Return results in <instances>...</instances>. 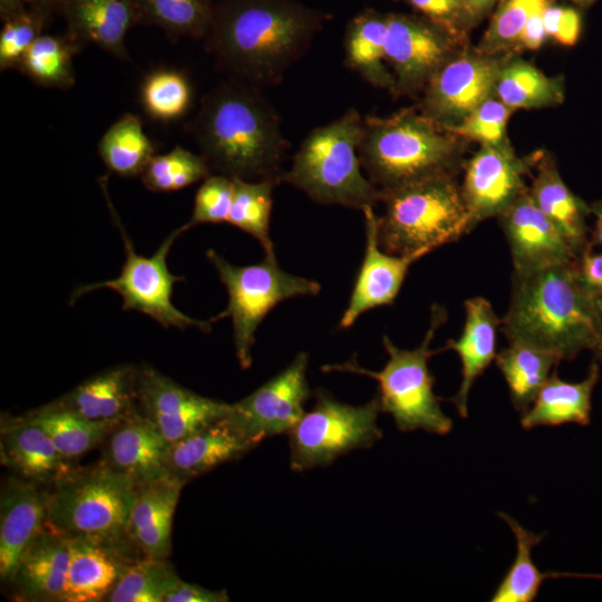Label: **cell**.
I'll use <instances>...</instances> for the list:
<instances>
[{
    "label": "cell",
    "instance_id": "6da1fadb",
    "mask_svg": "<svg viewBox=\"0 0 602 602\" xmlns=\"http://www.w3.org/2000/svg\"><path fill=\"white\" fill-rule=\"evenodd\" d=\"M322 22L321 13L295 0H220L204 39L233 79L260 88L280 81Z\"/></svg>",
    "mask_w": 602,
    "mask_h": 602
},
{
    "label": "cell",
    "instance_id": "7a4b0ae2",
    "mask_svg": "<svg viewBox=\"0 0 602 602\" xmlns=\"http://www.w3.org/2000/svg\"><path fill=\"white\" fill-rule=\"evenodd\" d=\"M501 327L508 342L571 360L602 347V304L582 281L577 261L513 273Z\"/></svg>",
    "mask_w": 602,
    "mask_h": 602
},
{
    "label": "cell",
    "instance_id": "3957f363",
    "mask_svg": "<svg viewBox=\"0 0 602 602\" xmlns=\"http://www.w3.org/2000/svg\"><path fill=\"white\" fill-rule=\"evenodd\" d=\"M191 129L211 169L231 178L281 182L288 143L260 88L235 79L216 87L203 98Z\"/></svg>",
    "mask_w": 602,
    "mask_h": 602
},
{
    "label": "cell",
    "instance_id": "277c9868",
    "mask_svg": "<svg viewBox=\"0 0 602 602\" xmlns=\"http://www.w3.org/2000/svg\"><path fill=\"white\" fill-rule=\"evenodd\" d=\"M445 126L412 108L362 118L358 155L368 179L388 191L455 174L460 142Z\"/></svg>",
    "mask_w": 602,
    "mask_h": 602
},
{
    "label": "cell",
    "instance_id": "5b68a950",
    "mask_svg": "<svg viewBox=\"0 0 602 602\" xmlns=\"http://www.w3.org/2000/svg\"><path fill=\"white\" fill-rule=\"evenodd\" d=\"M378 242L392 255L420 254L453 243L473 230L460 185L453 175L379 191Z\"/></svg>",
    "mask_w": 602,
    "mask_h": 602
},
{
    "label": "cell",
    "instance_id": "8992f818",
    "mask_svg": "<svg viewBox=\"0 0 602 602\" xmlns=\"http://www.w3.org/2000/svg\"><path fill=\"white\" fill-rule=\"evenodd\" d=\"M362 117L346 110L331 123L314 128L292 158L287 182L321 204L363 210L379 202V190L362 173L358 155Z\"/></svg>",
    "mask_w": 602,
    "mask_h": 602
},
{
    "label": "cell",
    "instance_id": "52a82bcc",
    "mask_svg": "<svg viewBox=\"0 0 602 602\" xmlns=\"http://www.w3.org/2000/svg\"><path fill=\"white\" fill-rule=\"evenodd\" d=\"M447 319L445 308L431 307L430 323L421 343L412 349H400L383 336L388 361L380 371L362 368L356 357L338 365H324V372L339 371L365 375L379 385L380 410L392 416L401 431L423 429L427 433L447 435L453 428L452 419L441 410L434 394L435 378L428 369V360L444 351L430 349L436 331Z\"/></svg>",
    "mask_w": 602,
    "mask_h": 602
},
{
    "label": "cell",
    "instance_id": "ba28073f",
    "mask_svg": "<svg viewBox=\"0 0 602 602\" xmlns=\"http://www.w3.org/2000/svg\"><path fill=\"white\" fill-rule=\"evenodd\" d=\"M137 487L105 462L71 469L48 493L46 524L67 537L130 542L127 528Z\"/></svg>",
    "mask_w": 602,
    "mask_h": 602
},
{
    "label": "cell",
    "instance_id": "9c48e42d",
    "mask_svg": "<svg viewBox=\"0 0 602 602\" xmlns=\"http://www.w3.org/2000/svg\"><path fill=\"white\" fill-rule=\"evenodd\" d=\"M206 258L229 297L226 308L210 321L231 319L235 355L243 369L252 363L255 333L266 314L288 299L317 295L321 290L319 282L281 269L274 252L265 253L259 263L242 266L230 263L212 249L207 250Z\"/></svg>",
    "mask_w": 602,
    "mask_h": 602
},
{
    "label": "cell",
    "instance_id": "30bf717a",
    "mask_svg": "<svg viewBox=\"0 0 602 602\" xmlns=\"http://www.w3.org/2000/svg\"><path fill=\"white\" fill-rule=\"evenodd\" d=\"M99 185L105 196L114 223L116 224L125 250V262L118 276L79 285L74 290L69 302L72 304L80 297L99 289H110L123 300L122 309L137 311L148 315L163 328L185 330L194 328L203 332L212 330V322L192 318L178 310L172 301L174 287L185 279L173 274L167 265V258L176 239L186 232L183 224L172 231L151 255L144 256L135 251V246L123 226L114 208L107 191V178L100 177Z\"/></svg>",
    "mask_w": 602,
    "mask_h": 602
},
{
    "label": "cell",
    "instance_id": "8fae6325",
    "mask_svg": "<svg viewBox=\"0 0 602 602\" xmlns=\"http://www.w3.org/2000/svg\"><path fill=\"white\" fill-rule=\"evenodd\" d=\"M379 411L378 396L352 406L317 391L313 408L288 433L291 468L304 472L326 466L353 449L372 446L382 437Z\"/></svg>",
    "mask_w": 602,
    "mask_h": 602
},
{
    "label": "cell",
    "instance_id": "7c38bea8",
    "mask_svg": "<svg viewBox=\"0 0 602 602\" xmlns=\"http://www.w3.org/2000/svg\"><path fill=\"white\" fill-rule=\"evenodd\" d=\"M138 411L169 443H175L226 416L232 404L203 397L151 366L137 369Z\"/></svg>",
    "mask_w": 602,
    "mask_h": 602
},
{
    "label": "cell",
    "instance_id": "4fadbf2b",
    "mask_svg": "<svg viewBox=\"0 0 602 602\" xmlns=\"http://www.w3.org/2000/svg\"><path fill=\"white\" fill-rule=\"evenodd\" d=\"M309 356L300 352L276 376L242 400L232 404L231 419L258 444L289 433L304 415L311 390L307 380Z\"/></svg>",
    "mask_w": 602,
    "mask_h": 602
},
{
    "label": "cell",
    "instance_id": "5bb4252c",
    "mask_svg": "<svg viewBox=\"0 0 602 602\" xmlns=\"http://www.w3.org/2000/svg\"><path fill=\"white\" fill-rule=\"evenodd\" d=\"M493 56L450 58L425 86L419 110L446 128L458 124L495 94L504 60Z\"/></svg>",
    "mask_w": 602,
    "mask_h": 602
},
{
    "label": "cell",
    "instance_id": "9a60e30c",
    "mask_svg": "<svg viewBox=\"0 0 602 602\" xmlns=\"http://www.w3.org/2000/svg\"><path fill=\"white\" fill-rule=\"evenodd\" d=\"M534 158H520L508 143L480 146L465 165L463 198L470 215L473 229L489 217H498L528 187L524 175L534 165Z\"/></svg>",
    "mask_w": 602,
    "mask_h": 602
},
{
    "label": "cell",
    "instance_id": "2e32d148",
    "mask_svg": "<svg viewBox=\"0 0 602 602\" xmlns=\"http://www.w3.org/2000/svg\"><path fill=\"white\" fill-rule=\"evenodd\" d=\"M386 62L397 90L416 91L452 57L449 35L430 22L406 14H387Z\"/></svg>",
    "mask_w": 602,
    "mask_h": 602
},
{
    "label": "cell",
    "instance_id": "e0dca14e",
    "mask_svg": "<svg viewBox=\"0 0 602 602\" xmlns=\"http://www.w3.org/2000/svg\"><path fill=\"white\" fill-rule=\"evenodd\" d=\"M497 219L509 246L513 273L577 261L564 237L535 205L528 188Z\"/></svg>",
    "mask_w": 602,
    "mask_h": 602
},
{
    "label": "cell",
    "instance_id": "ac0fdd59",
    "mask_svg": "<svg viewBox=\"0 0 602 602\" xmlns=\"http://www.w3.org/2000/svg\"><path fill=\"white\" fill-rule=\"evenodd\" d=\"M70 560L62 602H101L142 555L132 542L68 537ZM143 556V555H142Z\"/></svg>",
    "mask_w": 602,
    "mask_h": 602
},
{
    "label": "cell",
    "instance_id": "d6986e66",
    "mask_svg": "<svg viewBox=\"0 0 602 602\" xmlns=\"http://www.w3.org/2000/svg\"><path fill=\"white\" fill-rule=\"evenodd\" d=\"M373 206L362 210L366 224V251L340 328H350L368 310L394 302L410 265L420 254L392 255L378 242V216Z\"/></svg>",
    "mask_w": 602,
    "mask_h": 602
},
{
    "label": "cell",
    "instance_id": "ffe728a7",
    "mask_svg": "<svg viewBox=\"0 0 602 602\" xmlns=\"http://www.w3.org/2000/svg\"><path fill=\"white\" fill-rule=\"evenodd\" d=\"M48 492L21 477L8 478L0 496V576L11 583L19 560L43 528Z\"/></svg>",
    "mask_w": 602,
    "mask_h": 602
},
{
    "label": "cell",
    "instance_id": "44dd1931",
    "mask_svg": "<svg viewBox=\"0 0 602 602\" xmlns=\"http://www.w3.org/2000/svg\"><path fill=\"white\" fill-rule=\"evenodd\" d=\"M70 560L68 537L47 524L22 553L11 584L27 602H62Z\"/></svg>",
    "mask_w": 602,
    "mask_h": 602
},
{
    "label": "cell",
    "instance_id": "7402d4cb",
    "mask_svg": "<svg viewBox=\"0 0 602 602\" xmlns=\"http://www.w3.org/2000/svg\"><path fill=\"white\" fill-rule=\"evenodd\" d=\"M186 480L174 474L139 484L128 521V537L143 556L166 559L172 525Z\"/></svg>",
    "mask_w": 602,
    "mask_h": 602
},
{
    "label": "cell",
    "instance_id": "603a6c76",
    "mask_svg": "<svg viewBox=\"0 0 602 602\" xmlns=\"http://www.w3.org/2000/svg\"><path fill=\"white\" fill-rule=\"evenodd\" d=\"M169 443L139 411L107 436L105 463L138 485L167 474Z\"/></svg>",
    "mask_w": 602,
    "mask_h": 602
},
{
    "label": "cell",
    "instance_id": "cb8c5ba5",
    "mask_svg": "<svg viewBox=\"0 0 602 602\" xmlns=\"http://www.w3.org/2000/svg\"><path fill=\"white\" fill-rule=\"evenodd\" d=\"M137 366L118 365L96 373L55 402L96 423L118 425L138 412Z\"/></svg>",
    "mask_w": 602,
    "mask_h": 602
},
{
    "label": "cell",
    "instance_id": "d4e9b609",
    "mask_svg": "<svg viewBox=\"0 0 602 602\" xmlns=\"http://www.w3.org/2000/svg\"><path fill=\"white\" fill-rule=\"evenodd\" d=\"M256 445L227 414L169 444L168 469L187 482L242 456Z\"/></svg>",
    "mask_w": 602,
    "mask_h": 602
},
{
    "label": "cell",
    "instance_id": "484cf974",
    "mask_svg": "<svg viewBox=\"0 0 602 602\" xmlns=\"http://www.w3.org/2000/svg\"><path fill=\"white\" fill-rule=\"evenodd\" d=\"M2 462L19 477L52 485L72 468L47 433L25 416L1 420Z\"/></svg>",
    "mask_w": 602,
    "mask_h": 602
},
{
    "label": "cell",
    "instance_id": "4316f807",
    "mask_svg": "<svg viewBox=\"0 0 602 602\" xmlns=\"http://www.w3.org/2000/svg\"><path fill=\"white\" fill-rule=\"evenodd\" d=\"M465 323L457 340H448L445 350L457 352L462 365V381L457 394L449 400L462 418L468 416V395L486 368L496 358V333L502 320L491 302L483 297L464 302Z\"/></svg>",
    "mask_w": 602,
    "mask_h": 602
},
{
    "label": "cell",
    "instance_id": "83f0119b",
    "mask_svg": "<svg viewBox=\"0 0 602 602\" xmlns=\"http://www.w3.org/2000/svg\"><path fill=\"white\" fill-rule=\"evenodd\" d=\"M59 13L74 41L82 47L95 43L119 59L128 57L125 37L137 25L132 0H65Z\"/></svg>",
    "mask_w": 602,
    "mask_h": 602
},
{
    "label": "cell",
    "instance_id": "f1b7e54d",
    "mask_svg": "<svg viewBox=\"0 0 602 602\" xmlns=\"http://www.w3.org/2000/svg\"><path fill=\"white\" fill-rule=\"evenodd\" d=\"M535 166L530 195L579 259L590 243V206L567 187L550 156L536 155Z\"/></svg>",
    "mask_w": 602,
    "mask_h": 602
},
{
    "label": "cell",
    "instance_id": "f546056e",
    "mask_svg": "<svg viewBox=\"0 0 602 602\" xmlns=\"http://www.w3.org/2000/svg\"><path fill=\"white\" fill-rule=\"evenodd\" d=\"M599 365L593 362L580 382H569L553 371L530 408L522 412L521 426H559L567 423L588 426L591 420L592 394L599 381Z\"/></svg>",
    "mask_w": 602,
    "mask_h": 602
},
{
    "label": "cell",
    "instance_id": "4dcf8cb0",
    "mask_svg": "<svg viewBox=\"0 0 602 602\" xmlns=\"http://www.w3.org/2000/svg\"><path fill=\"white\" fill-rule=\"evenodd\" d=\"M387 14L366 10L353 18L344 38L346 64L373 86L396 91L386 61Z\"/></svg>",
    "mask_w": 602,
    "mask_h": 602
},
{
    "label": "cell",
    "instance_id": "1f68e13d",
    "mask_svg": "<svg viewBox=\"0 0 602 602\" xmlns=\"http://www.w3.org/2000/svg\"><path fill=\"white\" fill-rule=\"evenodd\" d=\"M495 362L502 372L514 408L526 411L540 389L561 361L553 355L523 342H508L496 355Z\"/></svg>",
    "mask_w": 602,
    "mask_h": 602
},
{
    "label": "cell",
    "instance_id": "d6a6232c",
    "mask_svg": "<svg viewBox=\"0 0 602 602\" xmlns=\"http://www.w3.org/2000/svg\"><path fill=\"white\" fill-rule=\"evenodd\" d=\"M498 516L509 526L516 540L515 559L498 584L492 602H532L537 596L542 583L552 577L579 576L561 572H541L532 560V550L544 536L524 528L512 516L499 512Z\"/></svg>",
    "mask_w": 602,
    "mask_h": 602
},
{
    "label": "cell",
    "instance_id": "836d02e7",
    "mask_svg": "<svg viewBox=\"0 0 602 602\" xmlns=\"http://www.w3.org/2000/svg\"><path fill=\"white\" fill-rule=\"evenodd\" d=\"M495 95L514 110L561 104L564 91L560 77H548L522 59H511L501 66Z\"/></svg>",
    "mask_w": 602,
    "mask_h": 602
},
{
    "label": "cell",
    "instance_id": "e575fe53",
    "mask_svg": "<svg viewBox=\"0 0 602 602\" xmlns=\"http://www.w3.org/2000/svg\"><path fill=\"white\" fill-rule=\"evenodd\" d=\"M25 417L42 428L60 454L69 460L97 446L117 426L88 420L55 401Z\"/></svg>",
    "mask_w": 602,
    "mask_h": 602
},
{
    "label": "cell",
    "instance_id": "d590c367",
    "mask_svg": "<svg viewBox=\"0 0 602 602\" xmlns=\"http://www.w3.org/2000/svg\"><path fill=\"white\" fill-rule=\"evenodd\" d=\"M99 155L107 168L122 176H140L154 156V145L144 133L140 118L125 114L103 135Z\"/></svg>",
    "mask_w": 602,
    "mask_h": 602
},
{
    "label": "cell",
    "instance_id": "8d00e7d4",
    "mask_svg": "<svg viewBox=\"0 0 602 602\" xmlns=\"http://www.w3.org/2000/svg\"><path fill=\"white\" fill-rule=\"evenodd\" d=\"M137 25L157 26L173 37L205 38L214 0H132Z\"/></svg>",
    "mask_w": 602,
    "mask_h": 602
},
{
    "label": "cell",
    "instance_id": "74e56055",
    "mask_svg": "<svg viewBox=\"0 0 602 602\" xmlns=\"http://www.w3.org/2000/svg\"><path fill=\"white\" fill-rule=\"evenodd\" d=\"M81 48L67 33L41 35L25 54L17 69L39 86L66 89L75 84L72 57Z\"/></svg>",
    "mask_w": 602,
    "mask_h": 602
},
{
    "label": "cell",
    "instance_id": "f35d334b",
    "mask_svg": "<svg viewBox=\"0 0 602 602\" xmlns=\"http://www.w3.org/2000/svg\"><path fill=\"white\" fill-rule=\"evenodd\" d=\"M233 179V196L226 223L256 239L264 253L274 252L270 239V216L272 192L278 184L274 179L245 181Z\"/></svg>",
    "mask_w": 602,
    "mask_h": 602
},
{
    "label": "cell",
    "instance_id": "ab89813d",
    "mask_svg": "<svg viewBox=\"0 0 602 602\" xmlns=\"http://www.w3.org/2000/svg\"><path fill=\"white\" fill-rule=\"evenodd\" d=\"M179 580L166 559L143 556L127 567L105 602H164Z\"/></svg>",
    "mask_w": 602,
    "mask_h": 602
},
{
    "label": "cell",
    "instance_id": "60d3db41",
    "mask_svg": "<svg viewBox=\"0 0 602 602\" xmlns=\"http://www.w3.org/2000/svg\"><path fill=\"white\" fill-rule=\"evenodd\" d=\"M211 167L202 155L181 146L163 155H154L140 179L151 192H173L185 188L211 175Z\"/></svg>",
    "mask_w": 602,
    "mask_h": 602
},
{
    "label": "cell",
    "instance_id": "b9f144b4",
    "mask_svg": "<svg viewBox=\"0 0 602 602\" xmlns=\"http://www.w3.org/2000/svg\"><path fill=\"white\" fill-rule=\"evenodd\" d=\"M192 99L187 78L171 68L146 75L140 86V103L153 119L168 123L185 115Z\"/></svg>",
    "mask_w": 602,
    "mask_h": 602
},
{
    "label": "cell",
    "instance_id": "7bdbcfd3",
    "mask_svg": "<svg viewBox=\"0 0 602 602\" xmlns=\"http://www.w3.org/2000/svg\"><path fill=\"white\" fill-rule=\"evenodd\" d=\"M547 3L548 0H504L480 41L478 52L496 55L516 47L530 16Z\"/></svg>",
    "mask_w": 602,
    "mask_h": 602
},
{
    "label": "cell",
    "instance_id": "ee69618b",
    "mask_svg": "<svg viewBox=\"0 0 602 602\" xmlns=\"http://www.w3.org/2000/svg\"><path fill=\"white\" fill-rule=\"evenodd\" d=\"M512 111L513 109L498 98L491 97L447 129L458 137L475 140L480 146L503 145L508 143L506 126Z\"/></svg>",
    "mask_w": 602,
    "mask_h": 602
},
{
    "label": "cell",
    "instance_id": "f6af8a7d",
    "mask_svg": "<svg viewBox=\"0 0 602 602\" xmlns=\"http://www.w3.org/2000/svg\"><path fill=\"white\" fill-rule=\"evenodd\" d=\"M49 21L48 17L29 7L3 20L0 32V69H17Z\"/></svg>",
    "mask_w": 602,
    "mask_h": 602
},
{
    "label": "cell",
    "instance_id": "bcb514c9",
    "mask_svg": "<svg viewBox=\"0 0 602 602\" xmlns=\"http://www.w3.org/2000/svg\"><path fill=\"white\" fill-rule=\"evenodd\" d=\"M233 196V179L224 175H210L196 192L191 219L186 230L198 224L227 221Z\"/></svg>",
    "mask_w": 602,
    "mask_h": 602
},
{
    "label": "cell",
    "instance_id": "7dc6e473",
    "mask_svg": "<svg viewBox=\"0 0 602 602\" xmlns=\"http://www.w3.org/2000/svg\"><path fill=\"white\" fill-rule=\"evenodd\" d=\"M430 22L453 35L460 21H469L464 0H408Z\"/></svg>",
    "mask_w": 602,
    "mask_h": 602
},
{
    "label": "cell",
    "instance_id": "c3c4849f",
    "mask_svg": "<svg viewBox=\"0 0 602 602\" xmlns=\"http://www.w3.org/2000/svg\"><path fill=\"white\" fill-rule=\"evenodd\" d=\"M543 21L546 35L559 43L572 47L577 42L581 33V17L575 9L547 4Z\"/></svg>",
    "mask_w": 602,
    "mask_h": 602
},
{
    "label": "cell",
    "instance_id": "681fc988",
    "mask_svg": "<svg viewBox=\"0 0 602 602\" xmlns=\"http://www.w3.org/2000/svg\"><path fill=\"white\" fill-rule=\"evenodd\" d=\"M582 281L602 304V250L593 252L591 242L577 259Z\"/></svg>",
    "mask_w": 602,
    "mask_h": 602
},
{
    "label": "cell",
    "instance_id": "f907efd6",
    "mask_svg": "<svg viewBox=\"0 0 602 602\" xmlns=\"http://www.w3.org/2000/svg\"><path fill=\"white\" fill-rule=\"evenodd\" d=\"M230 598L225 590L215 591L179 580L166 595L164 602H226Z\"/></svg>",
    "mask_w": 602,
    "mask_h": 602
},
{
    "label": "cell",
    "instance_id": "816d5d0a",
    "mask_svg": "<svg viewBox=\"0 0 602 602\" xmlns=\"http://www.w3.org/2000/svg\"><path fill=\"white\" fill-rule=\"evenodd\" d=\"M547 4L541 6L530 16L518 37L517 47L536 50L542 46L547 36L543 21V13Z\"/></svg>",
    "mask_w": 602,
    "mask_h": 602
},
{
    "label": "cell",
    "instance_id": "f5cc1de1",
    "mask_svg": "<svg viewBox=\"0 0 602 602\" xmlns=\"http://www.w3.org/2000/svg\"><path fill=\"white\" fill-rule=\"evenodd\" d=\"M591 214L594 216L593 230L590 234V242L593 246L602 249V200L594 202L591 206Z\"/></svg>",
    "mask_w": 602,
    "mask_h": 602
},
{
    "label": "cell",
    "instance_id": "db71d44e",
    "mask_svg": "<svg viewBox=\"0 0 602 602\" xmlns=\"http://www.w3.org/2000/svg\"><path fill=\"white\" fill-rule=\"evenodd\" d=\"M65 0H28L29 8H32L49 19L55 13H59Z\"/></svg>",
    "mask_w": 602,
    "mask_h": 602
},
{
    "label": "cell",
    "instance_id": "11a10c76",
    "mask_svg": "<svg viewBox=\"0 0 602 602\" xmlns=\"http://www.w3.org/2000/svg\"><path fill=\"white\" fill-rule=\"evenodd\" d=\"M28 0H0V17L6 20L28 8Z\"/></svg>",
    "mask_w": 602,
    "mask_h": 602
},
{
    "label": "cell",
    "instance_id": "9f6ffc18",
    "mask_svg": "<svg viewBox=\"0 0 602 602\" xmlns=\"http://www.w3.org/2000/svg\"><path fill=\"white\" fill-rule=\"evenodd\" d=\"M495 1L496 0H464L469 21L483 16Z\"/></svg>",
    "mask_w": 602,
    "mask_h": 602
},
{
    "label": "cell",
    "instance_id": "6f0895ef",
    "mask_svg": "<svg viewBox=\"0 0 602 602\" xmlns=\"http://www.w3.org/2000/svg\"><path fill=\"white\" fill-rule=\"evenodd\" d=\"M572 1L577 3V4H581V6H589L592 2H594L595 0H572Z\"/></svg>",
    "mask_w": 602,
    "mask_h": 602
},
{
    "label": "cell",
    "instance_id": "680465c9",
    "mask_svg": "<svg viewBox=\"0 0 602 602\" xmlns=\"http://www.w3.org/2000/svg\"><path fill=\"white\" fill-rule=\"evenodd\" d=\"M595 353L598 355L599 359L602 361V347L595 351Z\"/></svg>",
    "mask_w": 602,
    "mask_h": 602
}]
</instances>
